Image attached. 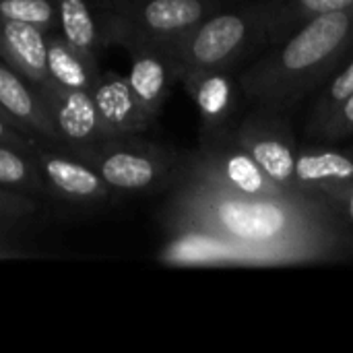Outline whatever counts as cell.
Segmentation results:
<instances>
[{
    "label": "cell",
    "instance_id": "cell-1",
    "mask_svg": "<svg viewBox=\"0 0 353 353\" xmlns=\"http://www.w3.org/2000/svg\"><path fill=\"white\" fill-rule=\"evenodd\" d=\"M163 225L170 234H209L246 252L252 267L329 263L353 256L352 228L333 211L238 194L188 170L172 188Z\"/></svg>",
    "mask_w": 353,
    "mask_h": 353
},
{
    "label": "cell",
    "instance_id": "cell-2",
    "mask_svg": "<svg viewBox=\"0 0 353 353\" xmlns=\"http://www.w3.org/2000/svg\"><path fill=\"white\" fill-rule=\"evenodd\" d=\"M353 46V6L310 19L240 77L256 105L288 112L316 89Z\"/></svg>",
    "mask_w": 353,
    "mask_h": 353
},
{
    "label": "cell",
    "instance_id": "cell-3",
    "mask_svg": "<svg viewBox=\"0 0 353 353\" xmlns=\"http://www.w3.org/2000/svg\"><path fill=\"white\" fill-rule=\"evenodd\" d=\"M271 8L273 0L248 6L244 10L205 17L190 31L170 41L168 48L180 66V79L182 74L194 70H228L252 48L267 41Z\"/></svg>",
    "mask_w": 353,
    "mask_h": 353
},
{
    "label": "cell",
    "instance_id": "cell-4",
    "mask_svg": "<svg viewBox=\"0 0 353 353\" xmlns=\"http://www.w3.org/2000/svg\"><path fill=\"white\" fill-rule=\"evenodd\" d=\"M103 178L112 192H155L174 188L186 172V153L134 139L108 137L83 157Z\"/></svg>",
    "mask_w": 353,
    "mask_h": 353
},
{
    "label": "cell",
    "instance_id": "cell-5",
    "mask_svg": "<svg viewBox=\"0 0 353 353\" xmlns=\"http://www.w3.org/2000/svg\"><path fill=\"white\" fill-rule=\"evenodd\" d=\"M186 170L238 194L288 201L310 209L331 211V209L306 205L296 196H292L290 192H285L281 186H277L263 172L256 159L244 149V145L236 139L234 128L228 124L215 128H203L199 149L186 153Z\"/></svg>",
    "mask_w": 353,
    "mask_h": 353
},
{
    "label": "cell",
    "instance_id": "cell-6",
    "mask_svg": "<svg viewBox=\"0 0 353 353\" xmlns=\"http://www.w3.org/2000/svg\"><path fill=\"white\" fill-rule=\"evenodd\" d=\"M234 134L277 186H281L285 192H290L292 196H296L306 205L331 209L310 199L298 184L296 178L298 143L292 132L290 120L285 118V112L256 105V110L250 112L234 128Z\"/></svg>",
    "mask_w": 353,
    "mask_h": 353
},
{
    "label": "cell",
    "instance_id": "cell-7",
    "mask_svg": "<svg viewBox=\"0 0 353 353\" xmlns=\"http://www.w3.org/2000/svg\"><path fill=\"white\" fill-rule=\"evenodd\" d=\"M35 89L46 103L64 151L83 157L105 139L91 91L58 87L52 81Z\"/></svg>",
    "mask_w": 353,
    "mask_h": 353
},
{
    "label": "cell",
    "instance_id": "cell-8",
    "mask_svg": "<svg viewBox=\"0 0 353 353\" xmlns=\"http://www.w3.org/2000/svg\"><path fill=\"white\" fill-rule=\"evenodd\" d=\"M114 39L124 43L130 52L128 83L141 105L157 118L174 85L180 81V66L168 43L134 37L128 33H114Z\"/></svg>",
    "mask_w": 353,
    "mask_h": 353
},
{
    "label": "cell",
    "instance_id": "cell-9",
    "mask_svg": "<svg viewBox=\"0 0 353 353\" xmlns=\"http://www.w3.org/2000/svg\"><path fill=\"white\" fill-rule=\"evenodd\" d=\"M33 159L54 196L81 205H95L105 201L112 192L97 170L43 139L35 141Z\"/></svg>",
    "mask_w": 353,
    "mask_h": 353
},
{
    "label": "cell",
    "instance_id": "cell-10",
    "mask_svg": "<svg viewBox=\"0 0 353 353\" xmlns=\"http://www.w3.org/2000/svg\"><path fill=\"white\" fill-rule=\"evenodd\" d=\"M213 8L211 0H145L130 19L114 21L110 29L112 33L170 43L201 23Z\"/></svg>",
    "mask_w": 353,
    "mask_h": 353
},
{
    "label": "cell",
    "instance_id": "cell-11",
    "mask_svg": "<svg viewBox=\"0 0 353 353\" xmlns=\"http://www.w3.org/2000/svg\"><path fill=\"white\" fill-rule=\"evenodd\" d=\"M91 95L105 139L139 134L155 122V118L141 105L128 79L118 72H99Z\"/></svg>",
    "mask_w": 353,
    "mask_h": 353
},
{
    "label": "cell",
    "instance_id": "cell-12",
    "mask_svg": "<svg viewBox=\"0 0 353 353\" xmlns=\"http://www.w3.org/2000/svg\"><path fill=\"white\" fill-rule=\"evenodd\" d=\"M296 178L300 188L310 199L331 207L333 199L353 184L352 153L350 149L339 151L329 147H298Z\"/></svg>",
    "mask_w": 353,
    "mask_h": 353
},
{
    "label": "cell",
    "instance_id": "cell-13",
    "mask_svg": "<svg viewBox=\"0 0 353 353\" xmlns=\"http://www.w3.org/2000/svg\"><path fill=\"white\" fill-rule=\"evenodd\" d=\"M0 105L21 132L64 149L37 89L4 60H0Z\"/></svg>",
    "mask_w": 353,
    "mask_h": 353
},
{
    "label": "cell",
    "instance_id": "cell-14",
    "mask_svg": "<svg viewBox=\"0 0 353 353\" xmlns=\"http://www.w3.org/2000/svg\"><path fill=\"white\" fill-rule=\"evenodd\" d=\"M0 56L33 87L50 83L46 64L48 33L39 27L10 19H0Z\"/></svg>",
    "mask_w": 353,
    "mask_h": 353
},
{
    "label": "cell",
    "instance_id": "cell-15",
    "mask_svg": "<svg viewBox=\"0 0 353 353\" xmlns=\"http://www.w3.org/2000/svg\"><path fill=\"white\" fill-rule=\"evenodd\" d=\"M159 261L174 267H252L246 252L203 232H174L159 250Z\"/></svg>",
    "mask_w": 353,
    "mask_h": 353
},
{
    "label": "cell",
    "instance_id": "cell-16",
    "mask_svg": "<svg viewBox=\"0 0 353 353\" xmlns=\"http://www.w3.org/2000/svg\"><path fill=\"white\" fill-rule=\"evenodd\" d=\"M48 77L58 87L66 89H85L91 91L97 77L99 66L93 54L83 52L74 43H70L64 33L50 31L48 33Z\"/></svg>",
    "mask_w": 353,
    "mask_h": 353
},
{
    "label": "cell",
    "instance_id": "cell-17",
    "mask_svg": "<svg viewBox=\"0 0 353 353\" xmlns=\"http://www.w3.org/2000/svg\"><path fill=\"white\" fill-rule=\"evenodd\" d=\"M180 81L199 108L203 128L228 124V116L234 108V87L225 68L186 72Z\"/></svg>",
    "mask_w": 353,
    "mask_h": 353
},
{
    "label": "cell",
    "instance_id": "cell-18",
    "mask_svg": "<svg viewBox=\"0 0 353 353\" xmlns=\"http://www.w3.org/2000/svg\"><path fill=\"white\" fill-rule=\"evenodd\" d=\"M352 6L353 0H273L267 25V41L279 43L310 19Z\"/></svg>",
    "mask_w": 353,
    "mask_h": 353
},
{
    "label": "cell",
    "instance_id": "cell-19",
    "mask_svg": "<svg viewBox=\"0 0 353 353\" xmlns=\"http://www.w3.org/2000/svg\"><path fill=\"white\" fill-rule=\"evenodd\" d=\"M0 188L29 196L52 194L33 155L8 145H0Z\"/></svg>",
    "mask_w": 353,
    "mask_h": 353
},
{
    "label": "cell",
    "instance_id": "cell-20",
    "mask_svg": "<svg viewBox=\"0 0 353 353\" xmlns=\"http://www.w3.org/2000/svg\"><path fill=\"white\" fill-rule=\"evenodd\" d=\"M64 37L87 54L95 56L99 31L87 0H54Z\"/></svg>",
    "mask_w": 353,
    "mask_h": 353
},
{
    "label": "cell",
    "instance_id": "cell-21",
    "mask_svg": "<svg viewBox=\"0 0 353 353\" xmlns=\"http://www.w3.org/2000/svg\"><path fill=\"white\" fill-rule=\"evenodd\" d=\"M353 93V60L335 77L331 79V83L323 89V93L319 95L312 114L308 118V126H306V134L312 139L314 132L335 114L337 108H341V103Z\"/></svg>",
    "mask_w": 353,
    "mask_h": 353
},
{
    "label": "cell",
    "instance_id": "cell-22",
    "mask_svg": "<svg viewBox=\"0 0 353 353\" xmlns=\"http://www.w3.org/2000/svg\"><path fill=\"white\" fill-rule=\"evenodd\" d=\"M0 19L27 23L46 33L60 27L54 0H0Z\"/></svg>",
    "mask_w": 353,
    "mask_h": 353
},
{
    "label": "cell",
    "instance_id": "cell-23",
    "mask_svg": "<svg viewBox=\"0 0 353 353\" xmlns=\"http://www.w3.org/2000/svg\"><path fill=\"white\" fill-rule=\"evenodd\" d=\"M353 134V93L335 110V114L314 132L312 139L321 143H337Z\"/></svg>",
    "mask_w": 353,
    "mask_h": 353
},
{
    "label": "cell",
    "instance_id": "cell-24",
    "mask_svg": "<svg viewBox=\"0 0 353 353\" xmlns=\"http://www.w3.org/2000/svg\"><path fill=\"white\" fill-rule=\"evenodd\" d=\"M35 209H37V203L33 201V196L0 188V232L6 225H12L14 221L31 215Z\"/></svg>",
    "mask_w": 353,
    "mask_h": 353
},
{
    "label": "cell",
    "instance_id": "cell-25",
    "mask_svg": "<svg viewBox=\"0 0 353 353\" xmlns=\"http://www.w3.org/2000/svg\"><path fill=\"white\" fill-rule=\"evenodd\" d=\"M37 137H27L25 132H21L14 124H10L6 118L0 116V145H8L14 149H21L25 153L33 155V145H35Z\"/></svg>",
    "mask_w": 353,
    "mask_h": 353
},
{
    "label": "cell",
    "instance_id": "cell-26",
    "mask_svg": "<svg viewBox=\"0 0 353 353\" xmlns=\"http://www.w3.org/2000/svg\"><path fill=\"white\" fill-rule=\"evenodd\" d=\"M331 209L337 213V217L341 221H345L347 225H353V184L347 190H343L339 196L333 199Z\"/></svg>",
    "mask_w": 353,
    "mask_h": 353
},
{
    "label": "cell",
    "instance_id": "cell-27",
    "mask_svg": "<svg viewBox=\"0 0 353 353\" xmlns=\"http://www.w3.org/2000/svg\"><path fill=\"white\" fill-rule=\"evenodd\" d=\"M0 116H2V118H6V120H8V122H10V124H14V122H12V120H10V118H8V116H6V112H4V110H2V105H0ZM14 126H17V124H14ZM17 128H19V126H17ZM27 137H29V134H27Z\"/></svg>",
    "mask_w": 353,
    "mask_h": 353
},
{
    "label": "cell",
    "instance_id": "cell-28",
    "mask_svg": "<svg viewBox=\"0 0 353 353\" xmlns=\"http://www.w3.org/2000/svg\"><path fill=\"white\" fill-rule=\"evenodd\" d=\"M350 153H352V157H353V149H350Z\"/></svg>",
    "mask_w": 353,
    "mask_h": 353
}]
</instances>
